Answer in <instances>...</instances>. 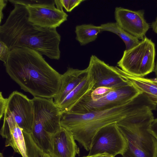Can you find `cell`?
Instances as JSON below:
<instances>
[{
	"instance_id": "6da1fadb",
	"label": "cell",
	"mask_w": 157,
	"mask_h": 157,
	"mask_svg": "<svg viewBox=\"0 0 157 157\" xmlns=\"http://www.w3.org/2000/svg\"><path fill=\"white\" fill-rule=\"evenodd\" d=\"M4 65L11 78L34 97L53 98L59 90L62 75L34 50L13 49Z\"/></svg>"
},
{
	"instance_id": "7a4b0ae2",
	"label": "cell",
	"mask_w": 157,
	"mask_h": 157,
	"mask_svg": "<svg viewBox=\"0 0 157 157\" xmlns=\"http://www.w3.org/2000/svg\"><path fill=\"white\" fill-rule=\"evenodd\" d=\"M61 36L56 29L42 28L29 21L26 6L14 5L5 22L0 26V40L11 50L26 47L51 59L59 60Z\"/></svg>"
},
{
	"instance_id": "3957f363",
	"label": "cell",
	"mask_w": 157,
	"mask_h": 157,
	"mask_svg": "<svg viewBox=\"0 0 157 157\" xmlns=\"http://www.w3.org/2000/svg\"><path fill=\"white\" fill-rule=\"evenodd\" d=\"M155 108V104L142 92L131 100L108 109L83 113H61L60 124L89 151L94 136L102 128L140 112L153 111Z\"/></svg>"
},
{
	"instance_id": "277c9868",
	"label": "cell",
	"mask_w": 157,
	"mask_h": 157,
	"mask_svg": "<svg viewBox=\"0 0 157 157\" xmlns=\"http://www.w3.org/2000/svg\"><path fill=\"white\" fill-rule=\"evenodd\" d=\"M152 112H140L117 123L127 142L122 157H157V140L148 130L154 119Z\"/></svg>"
},
{
	"instance_id": "5b68a950",
	"label": "cell",
	"mask_w": 157,
	"mask_h": 157,
	"mask_svg": "<svg viewBox=\"0 0 157 157\" xmlns=\"http://www.w3.org/2000/svg\"><path fill=\"white\" fill-rule=\"evenodd\" d=\"M155 56V44L145 36L136 46L125 50L117 64L129 74L144 77L154 71Z\"/></svg>"
},
{
	"instance_id": "8992f818",
	"label": "cell",
	"mask_w": 157,
	"mask_h": 157,
	"mask_svg": "<svg viewBox=\"0 0 157 157\" xmlns=\"http://www.w3.org/2000/svg\"><path fill=\"white\" fill-rule=\"evenodd\" d=\"M141 93L132 83L116 88L97 99H91L86 94L68 112L83 113L108 109L131 100Z\"/></svg>"
},
{
	"instance_id": "52a82bcc",
	"label": "cell",
	"mask_w": 157,
	"mask_h": 157,
	"mask_svg": "<svg viewBox=\"0 0 157 157\" xmlns=\"http://www.w3.org/2000/svg\"><path fill=\"white\" fill-rule=\"evenodd\" d=\"M117 123L106 125L96 132L88 155L105 153L114 157L123 154L127 147V142Z\"/></svg>"
},
{
	"instance_id": "ba28073f",
	"label": "cell",
	"mask_w": 157,
	"mask_h": 157,
	"mask_svg": "<svg viewBox=\"0 0 157 157\" xmlns=\"http://www.w3.org/2000/svg\"><path fill=\"white\" fill-rule=\"evenodd\" d=\"M87 68L88 76L93 83V89L101 87H119L132 83L120 75L116 66H109L95 55L90 57Z\"/></svg>"
},
{
	"instance_id": "9c48e42d",
	"label": "cell",
	"mask_w": 157,
	"mask_h": 157,
	"mask_svg": "<svg viewBox=\"0 0 157 157\" xmlns=\"http://www.w3.org/2000/svg\"><path fill=\"white\" fill-rule=\"evenodd\" d=\"M55 5L54 0H52L25 6L29 21L42 28L56 29L59 27L67 20L68 15L63 10L57 9Z\"/></svg>"
},
{
	"instance_id": "30bf717a",
	"label": "cell",
	"mask_w": 157,
	"mask_h": 157,
	"mask_svg": "<svg viewBox=\"0 0 157 157\" xmlns=\"http://www.w3.org/2000/svg\"><path fill=\"white\" fill-rule=\"evenodd\" d=\"M34 112L33 125L43 128L51 135L61 127V113L53 98L34 97L32 99Z\"/></svg>"
},
{
	"instance_id": "8fae6325",
	"label": "cell",
	"mask_w": 157,
	"mask_h": 157,
	"mask_svg": "<svg viewBox=\"0 0 157 157\" xmlns=\"http://www.w3.org/2000/svg\"><path fill=\"white\" fill-rule=\"evenodd\" d=\"M5 111L12 114L23 131L31 133L34 117L32 99L20 92L14 91L7 98Z\"/></svg>"
},
{
	"instance_id": "7c38bea8",
	"label": "cell",
	"mask_w": 157,
	"mask_h": 157,
	"mask_svg": "<svg viewBox=\"0 0 157 157\" xmlns=\"http://www.w3.org/2000/svg\"><path fill=\"white\" fill-rule=\"evenodd\" d=\"M116 22L124 30L138 39H143L149 28L143 10L133 11L116 7L114 11Z\"/></svg>"
},
{
	"instance_id": "4fadbf2b",
	"label": "cell",
	"mask_w": 157,
	"mask_h": 157,
	"mask_svg": "<svg viewBox=\"0 0 157 157\" xmlns=\"http://www.w3.org/2000/svg\"><path fill=\"white\" fill-rule=\"evenodd\" d=\"M0 134L5 138V146H10L14 151L27 157L25 143L23 130L19 126L12 114L5 111L3 123L0 130Z\"/></svg>"
},
{
	"instance_id": "5bb4252c",
	"label": "cell",
	"mask_w": 157,
	"mask_h": 157,
	"mask_svg": "<svg viewBox=\"0 0 157 157\" xmlns=\"http://www.w3.org/2000/svg\"><path fill=\"white\" fill-rule=\"evenodd\" d=\"M71 132L63 127L52 136L48 154L52 157H75L79 149Z\"/></svg>"
},
{
	"instance_id": "9a60e30c",
	"label": "cell",
	"mask_w": 157,
	"mask_h": 157,
	"mask_svg": "<svg viewBox=\"0 0 157 157\" xmlns=\"http://www.w3.org/2000/svg\"><path fill=\"white\" fill-rule=\"evenodd\" d=\"M87 68L83 70L68 67L61 76V83L59 90L53 98L57 106L67 95L86 79L88 76Z\"/></svg>"
},
{
	"instance_id": "2e32d148",
	"label": "cell",
	"mask_w": 157,
	"mask_h": 157,
	"mask_svg": "<svg viewBox=\"0 0 157 157\" xmlns=\"http://www.w3.org/2000/svg\"><path fill=\"white\" fill-rule=\"evenodd\" d=\"M116 69L123 77L130 81L157 106V78H149L135 76L126 73L117 67Z\"/></svg>"
},
{
	"instance_id": "e0dca14e",
	"label": "cell",
	"mask_w": 157,
	"mask_h": 157,
	"mask_svg": "<svg viewBox=\"0 0 157 157\" xmlns=\"http://www.w3.org/2000/svg\"><path fill=\"white\" fill-rule=\"evenodd\" d=\"M93 87L92 82L88 76L57 106L61 113L69 112L82 97L93 89Z\"/></svg>"
},
{
	"instance_id": "ac0fdd59",
	"label": "cell",
	"mask_w": 157,
	"mask_h": 157,
	"mask_svg": "<svg viewBox=\"0 0 157 157\" xmlns=\"http://www.w3.org/2000/svg\"><path fill=\"white\" fill-rule=\"evenodd\" d=\"M100 26L92 24H83L75 27L76 39L81 45H85L95 40L101 32Z\"/></svg>"
},
{
	"instance_id": "d6986e66",
	"label": "cell",
	"mask_w": 157,
	"mask_h": 157,
	"mask_svg": "<svg viewBox=\"0 0 157 157\" xmlns=\"http://www.w3.org/2000/svg\"><path fill=\"white\" fill-rule=\"evenodd\" d=\"M102 32L107 31L117 35L123 40L126 46V50L134 48L140 43L138 38L130 34L119 26L116 22H109L100 26Z\"/></svg>"
},
{
	"instance_id": "ffe728a7",
	"label": "cell",
	"mask_w": 157,
	"mask_h": 157,
	"mask_svg": "<svg viewBox=\"0 0 157 157\" xmlns=\"http://www.w3.org/2000/svg\"><path fill=\"white\" fill-rule=\"evenodd\" d=\"M25 138L27 157H43V151L36 144L30 134L23 131Z\"/></svg>"
},
{
	"instance_id": "44dd1931",
	"label": "cell",
	"mask_w": 157,
	"mask_h": 157,
	"mask_svg": "<svg viewBox=\"0 0 157 157\" xmlns=\"http://www.w3.org/2000/svg\"><path fill=\"white\" fill-rule=\"evenodd\" d=\"M117 88L118 87H98L92 89L87 93V94L91 99H97L104 96Z\"/></svg>"
},
{
	"instance_id": "7402d4cb",
	"label": "cell",
	"mask_w": 157,
	"mask_h": 157,
	"mask_svg": "<svg viewBox=\"0 0 157 157\" xmlns=\"http://www.w3.org/2000/svg\"><path fill=\"white\" fill-rule=\"evenodd\" d=\"M62 6L66 11L71 12L74 8L85 0H60Z\"/></svg>"
},
{
	"instance_id": "603a6c76",
	"label": "cell",
	"mask_w": 157,
	"mask_h": 157,
	"mask_svg": "<svg viewBox=\"0 0 157 157\" xmlns=\"http://www.w3.org/2000/svg\"><path fill=\"white\" fill-rule=\"evenodd\" d=\"M10 51L6 44L0 40V59L4 63L6 62Z\"/></svg>"
},
{
	"instance_id": "cb8c5ba5",
	"label": "cell",
	"mask_w": 157,
	"mask_h": 157,
	"mask_svg": "<svg viewBox=\"0 0 157 157\" xmlns=\"http://www.w3.org/2000/svg\"><path fill=\"white\" fill-rule=\"evenodd\" d=\"M7 98H4L2 92H0V119L3 117L6 107Z\"/></svg>"
},
{
	"instance_id": "d4e9b609",
	"label": "cell",
	"mask_w": 157,
	"mask_h": 157,
	"mask_svg": "<svg viewBox=\"0 0 157 157\" xmlns=\"http://www.w3.org/2000/svg\"><path fill=\"white\" fill-rule=\"evenodd\" d=\"M148 130L157 140V118L154 119Z\"/></svg>"
},
{
	"instance_id": "484cf974",
	"label": "cell",
	"mask_w": 157,
	"mask_h": 157,
	"mask_svg": "<svg viewBox=\"0 0 157 157\" xmlns=\"http://www.w3.org/2000/svg\"><path fill=\"white\" fill-rule=\"evenodd\" d=\"M7 1L0 0V23L1 22V21L3 18V14L2 13V10L5 7L6 5Z\"/></svg>"
},
{
	"instance_id": "4316f807",
	"label": "cell",
	"mask_w": 157,
	"mask_h": 157,
	"mask_svg": "<svg viewBox=\"0 0 157 157\" xmlns=\"http://www.w3.org/2000/svg\"><path fill=\"white\" fill-rule=\"evenodd\" d=\"M151 27L153 31L157 33V16L155 20L151 23Z\"/></svg>"
},
{
	"instance_id": "83f0119b",
	"label": "cell",
	"mask_w": 157,
	"mask_h": 157,
	"mask_svg": "<svg viewBox=\"0 0 157 157\" xmlns=\"http://www.w3.org/2000/svg\"><path fill=\"white\" fill-rule=\"evenodd\" d=\"M84 157H113L112 156L105 153L98 154L94 155Z\"/></svg>"
},
{
	"instance_id": "f1b7e54d",
	"label": "cell",
	"mask_w": 157,
	"mask_h": 157,
	"mask_svg": "<svg viewBox=\"0 0 157 157\" xmlns=\"http://www.w3.org/2000/svg\"><path fill=\"white\" fill-rule=\"evenodd\" d=\"M154 71L155 72L156 78H157V60L155 64Z\"/></svg>"
},
{
	"instance_id": "f546056e",
	"label": "cell",
	"mask_w": 157,
	"mask_h": 157,
	"mask_svg": "<svg viewBox=\"0 0 157 157\" xmlns=\"http://www.w3.org/2000/svg\"><path fill=\"white\" fill-rule=\"evenodd\" d=\"M43 157H52L48 154L43 152Z\"/></svg>"
},
{
	"instance_id": "4dcf8cb0",
	"label": "cell",
	"mask_w": 157,
	"mask_h": 157,
	"mask_svg": "<svg viewBox=\"0 0 157 157\" xmlns=\"http://www.w3.org/2000/svg\"></svg>"
}]
</instances>
